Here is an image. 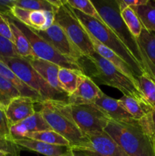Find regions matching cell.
Listing matches in <instances>:
<instances>
[{
  "label": "cell",
  "mask_w": 155,
  "mask_h": 156,
  "mask_svg": "<svg viewBox=\"0 0 155 156\" xmlns=\"http://www.w3.org/2000/svg\"><path fill=\"white\" fill-rule=\"evenodd\" d=\"M104 132L129 156H155V112L141 120H110Z\"/></svg>",
  "instance_id": "1"
},
{
  "label": "cell",
  "mask_w": 155,
  "mask_h": 156,
  "mask_svg": "<svg viewBox=\"0 0 155 156\" xmlns=\"http://www.w3.org/2000/svg\"><path fill=\"white\" fill-rule=\"evenodd\" d=\"M40 113L52 130L66 139L72 150L80 147L88 141V136L81 131L74 122L70 105L65 100L49 99L43 101Z\"/></svg>",
  "instance_id": "2"
},
{
  "label": "cell",
  "mask_w": 155,
  "mask_h": 156,
  "mask_svg": "<svg viewBox=\"0 0 155 156\" xmlns=\"http://www.w3.org/2000/svg\"><path fill=\"white\" fill-rule=\"evenodd\" d=\"M91 2L97 9L105 24L121 40L123 44L138 61L144 73L150 76L145 59L141 53L137 39L129 31L127 25L123 21L116 0H95Z\"/></svg>",
  "instance_id": "3"
},
{
  "label": "cell",
  "mask_w": 155,
  "mask_h": 156,
  "mask_svg": "<svg viewBox=\"0 0 155 156\" xmlns=\"http://www.w3.org/2000/svg\"><path fill=\"white\" fill-rule=\"evenodd\" d=\"M85 58L93 66L91 76L100 84L116 88L124 95L147 103L138 87V82L129 79L96 52L91 56Z\"/></svg>",
  "instance_id": "4"
},
{
  "label": "cell",
  "mask_w": 155,
  "mask_h": 156,
  "mask_svg": "<svg viewBox=\"0 0 155 156\" xmlns=\"http://www.w3.org/2000/svg\"><path fill=\"white\" fill-rule=\"evenodd\" d=\"M72 9L74 15L83 24L88 33L103 45L110 49L119 57H121L132 69L136 78L142 75L143 73H145L127 47L108 26L103 23L100 22L95 18L85 15L80 11Z\"/></svg>",
  "instance_id": "5"
},
{
  "label": "cell",
  "mask_w": 155,
  "mask_h": 156,
  "mask_svg": "<svg viewBox=\"0 0 155 156\" xmlns=\"http://www.w3.org/2000/svg\"><path fill=\"white\" fill-rule=\"evenodd\" d=\"M0 61L5 64L24 84L39 93L43 100H65V94H61L52 88L31 66L28 61L22 57H2ZM68 98V96H67Z\"/></svg>",
  "instance_id": "6"
},
{
  "label": "cell",
  "mask_w": 155,
  "mask_h": 156,
  "mask_svg": "<svg viewBox=\"0 0 155 156\" xmlns=\"http://www.w3.org/2000/svg\"><path fill=\"white\" fill-rule=\"evenodd\" d=\"M55 23L64 30L73 44L80 50L84 57L95 53L88 30L74 15L73 9L63 0V3L55 13Z\"/></svg>",
  "instance_id": "7"
},
{
  "label": "cell",
  "mask_w": 155,
  "mask_h": 156,
  "mask_svg": "<svg viewBox=\"0 0 155 156\" xmlns=\"http://www.w3.org/2000/svg\"><path fill=\"white\" fill-rule=\"evenodd\" d=\"M11 18H12L17 27L24 34L26 37L27 38L35 56L43 60L55 63L62 68L78 70L86 74L84 68L81 64V62L64 56L59 52H58L50 43L40 37L33 29L24 25V24L18 21L15 18L12 17Z\"/></svg>",
  "instance_id": "8"
},
{
  "label": "cell",
  "mask_w": 155,
  "mask_h": 156,
  "mask_svg": "<svg viewBox=\"0 0 155 156\" xmlns=\"http://www.w3.org/2000/svg\"><path fill=\"white\" fill-rule=\"evenodd\" d=\"M71 115L79 129L86 136L104 133L111 120L100 108L91 105H70Z\"/></svg>",
  "instance_id": "9"
},
{
  "label": "cell",
  "mask_w": 155,
  "mask_h": 156,
  "mask_svg": "<svg viewBox=\"0 0 155 156\" xmlns=\"http://www.w3.org/2000/svg\"><path fill=\"white\" fill-rule=\"evenodd\" d=\"M34 31L43 39L50 43L58 52H59L64 56H66L79 62L84 58L83 53L73 44L63 29L56 23L54 22L50 28L43 31L40 30H34Z\"/></svg>",
  "instance_id": "10"
},
{
  "label": "cell",
  "mask_w": 155,
  "mask_h": 156,
  "mask_svg": "<svg viewBox=\"0 0 155 156\" xmlns=\"http://www.w3.org/2000/svg\"><path fill=\"white\" fill-rule=\"evenodd\" d=\"M73 151L87 156H129L105 132L88 136L87 143Z\"/></svg>",
  "instance_id": "11"
},
{
  "label": "cell",
  "mask_w": 155,
  "mask_h": 156,
  "mask_svg": "<svg viewBox=\"0 0 155 156\" xmlns=\"http://www.w3.org/2000/svg\"><path fill=\"white\" fill-rule=\"evenodd\" d=\"M103 93L91 78L85 75L76 91L68 96L66 101L72 105H91L95 103Z\"/></svg>",
  "instance_id": "12"
},
{
  "label": "cell",
  "mask_w": 155,
  "mask_h": 156,
  "mask_svg": "<svg viewBox=\"0 0 155 156\" xmlns=\"http://www.w3.org/2000/svg\"><path fill=\"white\" fill-rule=\"evenodd\" d=\"M51 128L46 122L40 111H36L28 118L11 126L10 132L13 141L24 139L28 134L40 131L50 130Z\"/></svg>",
  "instance_id": "13"
},
{
  "label": "cell",
  "mask_w": 155,
  "mask_h": 156,
  "mask_svg": "<svg viewBox=\"0 0 155 156\" xmlns=\"http://www.w3.org/2000/svg\"><path fill=\"white\" fill-rule=\"evenodd\" d=\"M35 104L34 101L24 96L13 99L5 110L10 126H13L33 115L36 112Z\"/></svg>",
  "instance_id": "14"
},
{
  "label": "cell",
  "mask_w": 155,
  "mask_h": 156,
  "mask_svg": "<svg viewBox=\"0 0 155 156\" xmlns=\"http://www.w3.org/2000/svg\"><path fill=\"white\" fill-rule=\"evenodd\" d=\"M21 149L33 151L46 156H73L74 152L70 146L48 144L37 140L24 138L14 141Z\"/></svg>",
  "instance_id": "15"
},
{
  "label": "cell",
  "mask_w": 155,
  "mask_h": 156,
  "mask_svg": "<svg viewBox=\"0 0 155 156\" xmlns=\"http://www.w3.org/2000/svg\"><path fill=\"white\" fill-rule=\"evenodd\" d=\"M29 62L31 66L36 70V73L58 92L67 95L62 89L58 80V73L61 67L49 61L43 60L36 56L24 58Z\"/></svg>",
  "instance_id": "16"
},
{
  "label": "cell",
  "mask_w": 155,
  "mask_h": 156,
  "mask_svg": "<svg viewBox=\"0 0 155 156\" xmlns=\"http://www.w3.org/2000/svg\"><path fill=\"white\" fill-rule=\"evenodd\" d=\"M102 110L112 120L127 122L132 119L130 114L121 106L119 99H114L103 93L94 104Z\"/></svg>",
  "instance_id": "17"
},
{
  "label": "cell",
  "mask_w": 155,
  "mask_h": 156,
  "mask_svg": "<svg viewBox=\"0 0 155 156\" xmlns=\"http://www.w3.org/2000/svg\"><path fill=\"white\" fill-rule=\"evenodd\" d=\"M136 39L145 59L150 76L155 80V34L143 27L141 34Z\"/></svg>",
  "instance_id": "18"
},
{
  "label": "cell",
  "mask_w": 155,
  "mask_h": 156,
  "mask_svg": "<svg viewBox=\"0 0 155 156\" xmlns=\"http://www.w3.org/2000/svg\"><path fill=\"white\" fill-rule=\"evenodd\" d=\"M89 35L90 38H91V41H92L93 46H94V50H95L96 53L100 55L105 59L109 61L115 68L118 69L121 73H122L123 74L128 76L129 79L135 81V82H137L136 76H135V73H133L132 69L129 67V66L121 57H119L116 53H114L110 49L107 48L104 45H103L101 43H100L97 40H96L92 35L90 34Z\"/></svg>",
  "instance_id": "19"
},
{
  "label": "cell",
  "mask_w": 155,
  "mask_h": 156,
  "mask_svg": "<svg viewBox=\"0 0 155 156\" xmlns=\"http://www.w3.org/2000/svg\"><path fill=\"white\" fill-rule=\"evenodd\" d=\"M0 76L9 81L21 93V96L28 97L34 101L36 104H40L43 101V98L40 94L31 88L24 84L16 75L7 66L0 61Z\"/></svg>",
  "instance_id": "20"
},
{
  "label": "cell",
  "mask_w": 155,
  "mask_h": 156,
  "mask_svg": "<svg viewBox=\"0 0 155 156\" xmlns=\"http://www.w3.org/2000/svg\"><path fill=\"white\" fill-rule=\"evenodd\" d=\"M121 106L129 113L134 120H139L155 112L147 103L140 101L134 98L123 95L119 99Z\"/></svg>",
  "instance_id": "21"
},
{
  "label": "cell",
  "mask_w": 155,
  "mask_h": 156,
  "mask_svg": "<svg viewBox=\"0 0 155 156\" xmlns=\"http://www.w3.org/2000/svg\"><path fill=\"white\" fill-rule=\"evenodd\" d=\"M86 74L78 70L69 69L61 67L58 73V80L61 88L67 96L71 95L76 91L82 79Z\"/></svg>",
  "instance_id": "22"
},
{
  "label": "cell",
  "mask_w": 155,
  "mask_h": 156,
  "mask_svg": "<svg viewBox=\"0 0 155 156\" xmlns=\"http://www.w3.org/2000/svg\"><path fill=\"white\" fill-rule=\"evenodd\" d=\"M7 18L14 37V44L20 57L28 58L35 56L30 44L24 34L17 27L10 16H7Z\"/></svg>",
  "instance_id": "23"
},
{
  "label": "cell",
  "mask_w": 155,
  "mask_h": 156,
  "mask_svg": "<svg viewBox=\"0 0 155 156\" xmlns=\"http://www.w3.org/2000/svg\"><path fill=\"white\" fill-rule=\"evenodd\" d=\"M132 9L138 15L143 27L155 34V1L148 0L145 5Z\"/></svg>",
  "instance_id": "24"
},
{
  "label": "cell",
  "mask_w": 155,
  "mask_h": 156,
  "mask_svg": "<svg viewBox=\"0 0 155 156\" xmlns=\"http://www.w3.org/2000/svg\"><path fill=\"white\" fill-rule=\"evenodd\" d=\"M25 138L30 139V140H37V141L43 142L52 145H57V146H70V143L64 138L62 136L59 134L55 131L50 129V130L40 131V132L32 133L28 134Z\"/></svg>",
  "instance_id": "25"
},
{
  "label": "cell",
  "mask_w": 155,
  "mask_h": 156,
  "mask_svg": "<svg viewBox=\"0 0 155 156\" xmlns=\"http://www.w3.org/2000/svg\"><path fill=\"white\" fill-rule=\"evenodd\" d=\"M136 79L144 98L155 111V80L147 73H143Z\"/></svg>",
  "instance_id": "26"
},
{
  "label": "cell",
  "mask_w": 155,
  "mask_h": 156,
  "mask_svg": "<svg viewBox=\"0 0 155 156\" xmlns=\"http://www.w3.org/2000/svg\"><path fill=\"white\" fill-rule=\"evenodd\" d=\"M21 96L18 90L11 82L0 76V108L5 110L13 99Z\"/></svg>",
  "instance_id": "27"
},
{
  "label": "cell",
  "mask_w": 155,
  "mask_h": 156,
  "mask_svg": "<svg viewBox=\"0 0 155 156\" xmlns=\"http://www.w3.org/2000/svg\"><path fill=\"white\" fill-rule=\"evenodd\" d=\"M120 13L129 31L135 38H138L141 34L143 26L135 11L131 7H128Z\"/></svg>",
  "instance_id": "28"
},
{
  "label": "cell",
  "mask_w": 155,
  "mask_h": 156,
  "mask_svg": "<svg viewBox=\"0 0 155 156\" xmlns=\"http://www.w3.org/2000/svg\"><path fill=\"white\" fill-rule=\"evenodd\" d=\"M15 5L27 10L48 11L54 13L59 9L50 0H16Z\"/></svg>",
  "instance_id": "29"
},
{
  "label": "cell",
  "mask_w": 155,
  "mask_h": 156,
  "mask_svg": "<svg viewBox=\"0 0 155 156\" xmlns=\"http://www.w3.org/2000/svg\"><path fill=\"white\" fill-rule=\"evenodd\" d=\"M66 2L72 9L80 11L85 15L95 18L100 22L105 24L95 6L90 0H66Z\"/></svg>",
  "instance_id": "30"
},
{
  "label": "cell",
  "mask_w": 155,
  "mask_h": 156,
  "mask_svg": "<svg viewBox=\"0 0 155 156\" xmlns=\"http://www.w3.org/2000/svg\"><path fill=\"white\" fill-rule=\"evenodd\" d=\"M0 56L2 57H20L15 44L0 34Z\"/></svg>",
  "instance_id": "31"
},
{
  "label": "cell",
  "mask_w": 155,
  "mask_h": 156,
  "mask_svg": "<svg viewBox=\"0 0 155 156\" xmlns=\"http://www.w3.org/2000/svg\"><path fill=\"white\" fill-rule=\"evenodd\" d=\"M21 149L14 142L8 141L0 136V150L6 153L7 156H21Z\"/></svg>",
  "instance_id": "32"
},
{
  "label": "cell",
  "mask_w": 155,
  "mask_h": 156,
  "mask_svg": "<svg viewBox=\"0 0 155 156\" xmlns=\"http://www.w3.org/2000/svg\"><path fill=\"white\" fill-rule=\"evenodd\" d=\"M10 127L5 112L2 108H0V136L8 141L14 142L11 135Z\"/></svg>",
  "instance_id": "33"
},
{
  "label": "cell",
  "mask_w": 155,
  "mask_h": 156,
  "mask_svg": "<svg viewBox=\"0 0 155 156\" xmlns=\"http://www.w3.org/2000/svg\"><path fill=\"white\" fill-rule=\"evenodd\" d=\"M0 34L9 39L14 44V37L11 30L9 21L6 15L0 12Z\"/></svg>",
  "instance_id": "34"
},
{
  "label": "cell",
  "mask_w": 155,
  "mask_h": 156,
  "mask_svg": "<svg viewBox=\"0 0 155 156\" xmlns=\"http://www.w3.org/2000/svg\"><path fill=\"white\" fill-rule=\"evenodd\" d=\"M15 2L16 0H0V12L6 16H10Z\"/></svg>",
  "instance_id": "35"
},
{
  "label": "cell",
  "mask_w": 155,
  "mask_h": 156,
  "mask_svg": "<svg viewBox=\"0 0 155 156\" xmlns=\"http://www.w3.org/2000/svg\"><path fill=\"white\" fill-rule=\"evenodd\" d=\"M127 7H136L143 5L147 2L148 0H123Z\"/></svg>",
  "instance_id": "36"
},
{
  "label": "cell",
  "mask_w": 155,
  "mask_h": 156,
  "mask_svg": "<svg viewBox=\"0 0 155 156\" xmlns=\"http://www.w3.org/2000/svg\"><path fill=\"white\" fill-rule=\"evenodd\" d=\"M73 156H87L86 155L83 153H81V152H74V155Z\"/></svg>",
  "instance_id": "37"
},
{
  "label": "cell",
  "mask_w": 155,
  "mask_h": 156,
  "mask_svg": "<svg viewBox=\"0 0 155 156\" xmlns=\"http://www.w3.org/2000/svg\"><path fill=\"white\" fill-rule=\"evenodd\" d=\"M0 156H7V155H6V153H5L4 152L0 150Z\"/></svg>",
  "instance_id": "38"
}]
</instances>
